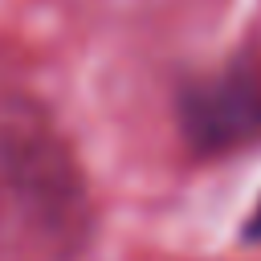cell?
<instances>
[{"label":"cell","instance_id":"6da1fadb","mask_svg":"<svg viewBox=\"0 0 261 261\" xmlns=\"http://www.w3.org/2000/svg\"><path fill=\"white\" fill-rule=\"evenodd\" d=\"M0 188L45 241L77 245L86 237V179L53 126L37 118L0 126Z\"/></svg>","mask_w":261,"mask_h":261},{"label":"cell","instance_id":"7a4b0ae2","mask_svg":"<svg viewBox=\"0 0 261 261\" xmlns=\"http://www.w3.org/2000/svg\"><path fill=\"white\" fill-rule=\"evenodd\" d=\"M179 130L200 155H224L261 139V69L237 61L184 86Z\"/></svg>","mask_w":261,"mask_h":261},{"label":"cell","instance_id":"3957f363","mask_svg":"<svg viewBox=\"0 0 261 261\" xmlns=\"http://www.w3.org/2000/svg\"><path fill=\"white\" fill-rule=\"evenodd\" d=\"M245 237H249V241H261V204L253 208V216H249V224H245Z\"/></svg>","mask_w":261,"mask_h":261}]
</instances>
